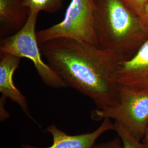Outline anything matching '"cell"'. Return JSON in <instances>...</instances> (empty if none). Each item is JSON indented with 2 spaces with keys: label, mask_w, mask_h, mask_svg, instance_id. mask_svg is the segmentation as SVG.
<instances>
[{
  "label": "cell",
  "mask_w": 148,
  "mask_h": 148,
  "mask_svg": "<svg viewBox=\"0 0 148 148\" xmlns=\"http://www.w3.org/2000/svg\"><path fill=\"white\" fill-rule=\"evenodd\" d=\"M38 14L30 13L26 24L19 31L1 39L0 53L10 54L21 58L30 60L45 85L56 89L66 88L68 86L63 80L42 58L36 32Z\"/></svg>",
  "instance_id": "277c9868"
},
{
  "label": "cell",
  "mask_w": 148,
  "mask_h": 148,
  "mask_svg": "<svg viewBox=\"0 0 148 148\" xmlns=\"http://www.w3.org/2000/svg\"><path fill=\"white\" fill-rule=\"evenodd\" d=\"M114 123V131L121 140L123 148H145L142 141L138 140L121 123Z\"/></svg>",
  "instance_id": "8fae6325"
},
{
  "label": "cell",
  "mask_w": 148,
  "mask_h": 148,
  "mask_svg": "<svg viewBox=\"0 0 148 148\" xmlns=\"http://www.w3.org/2000/svg\"><path fill=\"white\" fill-rule=\"evenodd\" d=\"M24 0H0V36H11L26 24L30 11L24 5Z\"/></svg>",
  "instance_id": "9c48e42d"
},
{
  "label": "cell",
  "mask_w": 148,
  "mask_h": 148,
  "mask_svg": "<svg viewBox=\"0 0 148 148\" xmlns=\"http://www.w3.org/2000/svg\"><path fill=\"white\" fill-rule=\"evenodd\" d=\"M128 8L139 17L143 12L148 0H121Z\"/></svg>",
  "instance_id": "7c38bea8"
},
{
  "label": "cell",
  "mask_w": 148,
  "mask_h": 148,
  "mask_svg": "<svg viewBox=\"0 0 148 148\" xmlns=\"http://www.w3.org/2000/svg\"><path fill=\"white\" fill-rule=\"evenodd\" d=\"M46 131L52 137L53 143L51 146L40 148L23 144L19 148H92L97 140L103 134L114 131V123L110 119H106L95 131L76 135L68 134L55 125L49 126Z\"/></svg>",
  "instance_id": "52a82bcc"
},
{
  "label": "cell",
  "mask_w": 148,
  "mask_h": 148,
  "mask_svg": "<svg viewBox=\"0 0 148 148\" xmlns=\"http://www.w3.org/2000/svg\"><path fill=\"white\" fill-rule=\"evenodd\" d=\"M64 0H24V5L30 13H38L44 11L54 13L61 10Z\"/></svg>",
  "instance_id": "30bf717a"
},
{
  "label": "cell",
  "mask_w": 148,
  "mask_h": 148,
  "mask_svg": "<svg viewBox=\"0 0 148 148\" xmlns=\"http://www.w3.org/2000/svg\"><path fill=\"white\" fill-rule=\"evenodd\" d=\"M139 18L144 30L148 34V2Z\"/></svg>",
  "instance_id": "5bb4252c"
},
{
  "label": "cell",
  "mask_w": 148,
  "mask_h": 148,
  "mask_svg": "<svg viewBox=\"0 0 148 148\" xmlns=\"http://www.w3.org/2000/svg\"><path fill=\"white\" fill-rule=\"evenodd\" d=\"M52 69L68 87L90 98L97 109L115 106L120 86L114 76L125 57L116 51L68 38L40 45Z\"/></svg>",
  "instance_id": "6da1fadb"
},
{
  "label": "cell",
  "mask_w": 148,
  "mask_h": 148,
  "mask_svg": "<svg viewBox=\"0 0 148 148\" xmlns=\"http://www.w3.org/2000/svg\"><path fill=\"white\" fill-rule=\"evenodd\" d=\"M142 143L144 144L145 148H148V126L145 134V136L142 140Z\"/></svg>",
  "instance_id": "9a60e30c"
},
{
  "label": "cell",
  "mask_w": 148,
  "mask_h": 148,
  "mask_svg": "<svg viewBox=\"0 0 148 148\" xmlns=\"http://www.w3.org/2000/svg\"><path fill=\"white\" fill-rule=\"evenodd\" d=\"M114 79L119 86L148 89V38L133 56L122 61Z\"/></svg>",
  "instance_id": "8992f818"
},
{
  "label": "cell",
  "mask_w": 148,
  "mask_h": 148,
  "mask_svg": "<svg viewBox=\"0 0 148 148\" xmlns=\"http://www.w3.org/2000/svg\"><path fill=\"white\" fill-rule=\"evenodd\" d=\"M94 10L95 0H71L62 21L36 32L39 45L54 38H68L98 46Z\"/></svg>",
  "instance_id": "5b68a950"
},
{
  "label": "cell",
  "mask_w": 148,
  "mask_h": 148,
  "mask_svg": "<svg viewBox=\"0 0 148 148\" xmlns=\"http://www.w3.org/2000/svg\"><path fill=\"white\" fill-rule=\"evenodd\" d=\"M93 23L98 46L126 59L148 38L139 17L121 0H95Z\"/></svg>",
  "instance_id": "7a4b0ae2"
},
{
  "label": "cell",
  "mask_w": 148,
  "mask_h": 148,
  "mask_svg": "<svg viewBox=\"0 0 148 148\" xmlns=\"http://www.w3.org/2000/svg\"><path fill=\"white\" fill-rule=\"evenodd\" d=\"M91 118L95 121L114 120L138 140L142 141L148 126V89L120 86L119 101L116 105L97 108L92 112Z\"/></svg>",
  "instance_id": "3957f363"
},
{
  "label": "cell",
  "mask_w": 148,
  "mask_h": 148,
  "mask_svg": "<svg viewBox=\"0 0 148 148\" xmlns=\"http://www.w3.org/2000/svg\"><path fill=\"white\" fill-rule=\"evenodd\" d=\"M92 148H123L120 138H115L108 142L95 144Z\"/></svg>",
  "instance_id": "4fadbf2b"
},
{
  "label": "cell",
  "mask_w": 148,
  "mask_h": 148,
  "mask_svg": "<svg viewBox=\"0 0 148 148\" xmlns=\"http://www.w3.org/2000/svg\"><path fill=\"white\" fill-rule=\"evenodd\" d=\"M21 58L7 53L0 54V92L2 96L17 104L28 118L35 121L30 114L25 97L16 87L13 79Z\"/></svg>",
  "instance_id": "ba28073f"
}]
</instances>
